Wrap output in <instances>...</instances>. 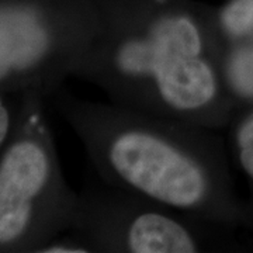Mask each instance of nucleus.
<instances>
[{
	"label": "nucleus",
	"mask_w": 253,
	"mask_h": 253,
	"mask_svg": "<svg viewBox=\"0 0 253 253\" xmlns=\"http://www.w3.org/2000/svg\"><path fill=\"white\" fill-rule=\"evenodd\" d=\"M75 72L120 107L196 126H221V31L179 7L96 18Z\"/></svg>",
	"instance_id": "f257e3e1"
},
{
	"label": "nucleus",
	"mask_w": 253,
	"mask_h": 253,
	"mask_svg": "<svg viewBox=\"0 0 253 253\" xmlns=\"http://www.w3.org/2000/svg\"><path fill=\"white\" fill-rule=\"evenodd\" d=\"M66 116L101 174L134 199L197 221L225 217L221 152L199 126L69 103Z\"/></svg>",
	"instance_id": "f03ea898"
},
{
	"label": "nucleus",
	"mask_w": 253,
	"mask_h": 253,
	"mask_svg": "<svg viewBox=\"0 0 253 253\" xmlns=\"http://www.w3.org/2000/svg\"><path fill=\"white\" fill-rule=\"evenodd\" d=\"M1 148L0 251L42 249L54 232L72 222L78 203L65 187L52 139L37 104L31 103L23 111Z\"/></svg>",
	"instance_id": "7ed1b4c3"
},
{
	"label": "nucleus",
	"mask_w": 253,
	"mask_h": 253,
	"mask_svg": "<svg viewBox=\"0 0 253 253\" xmlns=\"http://www.w3.org/2000/svg\"><path fill=\"white\" fill-rule=\"evenodd\" d=\"M123 218H104L89 221L91 234L101 244L116 246L118 251L131 253H191L199 252V236L187 224L169 210L145 203L136 204L129 211L126 208Z\"/></svg>",
	"instance_id": "20e7f679"
},
{
	"label": "nucleus",
	"mask_w": 253,
	"mask_h": 253,
	"mask_svg": "<svg viewBox=\"0 0 253 253\" xmlns=\"http://www.w3.org/2000/svg\"><path fill=\"white\" fill-rule=\"evenodd\" d=\"M221 34L232 40H242L253 34V0H235L219 14Z\"/></svg>",
	"instance_id": "39448f33"
},
{
	"label": "nucleus",
	"mask_w": 253,
	"mask_h": 253,
	"mask_svg": "<svg viewBox=\"0 0 253 253\" xmlns=\"http://www.w3.org/2000/svg\"><path fill=\"white\" fill-rule=\"evenodd\" d=\"M235 145L241 168L253 180V114L238 126Z\"/></svg>",
	"instance_id": "423d86ee"
},
{
	"label": "nucleus",
	"mask_w": 253,
	"mask_h": 253,
	"mask_svg": "<svg viewBox=\"0 0 253 253\" xmlns=\"http://www.w3.org/2000/svg\"><path fill=\"white\" fill-rule=\"evenodd\" d=\"M16 121H13V113L10 110V106L7 101L1 100L0 103V145L6 144L10 139V136L13 135V131L16 128Z\"/></svg>",
	"instance_id": "0eeeda50"
},
{
	"label": "nucleus",
	"mask_w": 253,
	"mask_h": 253,
	"mask_svg": "<svg viewBox=\"0 0 253 253\" xmlns=\"http://www.w3.org/2000/svg\"><path fill=\"white\" fill-rule=\"evenodd\" d=\"M40 252L42 253H83L89 252L86 245L72 242V241H55L46 244Z\"/></svg>",
	"instance_id": "6e6552de"
}]
</instances>
